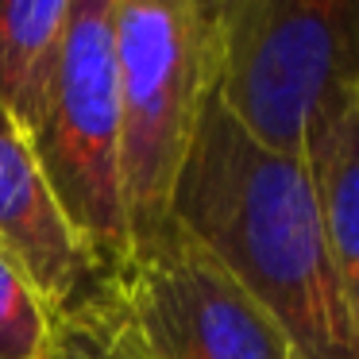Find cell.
<instances>
[{
	"label": "cell",
	"instance_id": "1",
	"mask_svg": "<svg viewBox=\"0 0 359 359\" xmlns=\"http://www.w3.org/2000/svg\"><path fill=\"white\" fill-rule=\"evenodd\" d=\"M170 224L278 320L294 359H355L344 282L305 166L259 147L217 97L178 174Z\"/></svg>",
	"mask_w": 359,
	"mask_h": 359
},
{
	"label": "cell",
	"instance_id": "2",
	"mask_svg": "<svg viewBox=\"0 0 359 359\" xmlns=\"http://www.w3.org/2000/svg\"><path fill=\"white\" fill-rule=\"evenodd\" d=\"M120 182L132 248L170 228V201L217 86V4L112 0Z\"/></svg>",
	"mask_w": 359,
	"mask_h": 359
},
{
	"label": "cell",
	"instance_id": "3",
	"mask_svg": "<svg viewBox=\"0 0 359 359\" xmlns=\"http://www.w3.org/2000/svg\"><path fill=\"white\" fill-rule=\"evenodd\" d=\"M359 89V0L217 4V104L259 143L302 163L313 120Z\"/></svg>",
	"mask_w": 359,
	"mask_h": 359
},
{
	"label": "cell",
	"instance_id": "4",
	"mask_svg": "<svg viewBox=\"0 0 359 359\" xmlns=\"http://www.w3.org/2000/svg\"><path fill=\"white\" fill-rule=\"evenodd\" d=\"M66 224L109 278L132 255L120 182V89L112 0H74L62 66L43 124L32 135Z\"/></svg>",
	"mask_w": 359,
	"mask_h": 359
},
{
	"label": "cell",
	"instance_id": "5",
	"mask_svg": "<svg viewBox=\"0 0 359 359\" xmlns=\"http://www.w3.org/2000/svg\"><path fill=\"white\" fill-rule=\"evenodd\" d=\"M104 290L147 359H294L278 320L174 224L132 248Z\"/></svg>",
	"mask_w": 359,
	"mask_h": 359
},
{
	"label": "cell",
	"instance_id": "6",
	"mask_svg": "<svg viewBox=\"0 0 359 359\" xmlns=\"http://www.w3.org/2000/svg\"><path fill=\"white\" fill-rule=\"evenodd\" d=\"M0 251L27 274L50 313L104 282L93 255L66 224L32 140L0 109Z\"/></svg>",
	"mask_w": 359,
	"mask_h": 359
},
{
	"label": "cell",
	"instance_id": "7",
	"mask_svg": "<svg viewBox=\"0 0 359 359\" xmlns=\"http://www.w3.org/2000/svg\"><path fill=\"white\" fill-rule=\"evenodd\" d=\"M302 166L344 286L359 278V89L336 97L305 135Z\"/></svg>",
	"mask_w": 359,
	"mask_h": 359
},
{
	"label": "cell",
	"instance_id": "8",
	"mask_svg": "<svg viewBox=\"0 0 359 359\" xmlns=\"http://www.w3.org/2000/svg\"><path fill=\"white\" fill-rule=\"evenodd\" d=\"M70 0H0V109L32 140L62 66Z\"/></svg>",
	"mask_w": 359,
	"mask_h": 359
},
{
	"label": "cell",
	"instance_id": "9",
	"mask_svg": "<svg viewBox=\"0 0 359 359\" xmlns=\"http://www.w3.org/2000/svg\"><path fill=\"white\" fill-rule=\"evenodd\" d=\"M43 359H147V351L101 286L50 317V344Z\"/></svg>",
	"mask_w": 359,
	"mask_h": 359
},
{
	"label": "cell",
	"instance_id": "10",
	"mask_svg": "<svg viewBox=\"0 0 359 359\" xmlns=\"http://www.w3.org/2000/svg\"><path fill=\"white\" fill-rule=\"evenodd\" d=\"M50 317L39 290L0 251V359H43L50 344Z\"/></svg>",
	"mask_w": 359,
	"mask_h": 359
},
{
	"label": "cell",
	"instance_id": "11",
	"mask_svg": "<svg viewBox=\"0 0 359 359\" xmlns=\"http://www.w3.org/2000/svg\"><path fill=\"white\" fill-rule=\"evenodd\" d=\"M344 305H348V332H351V351L359 359V278L344 286Z\"/></svg>",
	"mask_w": 359,
	"mask_h": 359
}]
</instances>
